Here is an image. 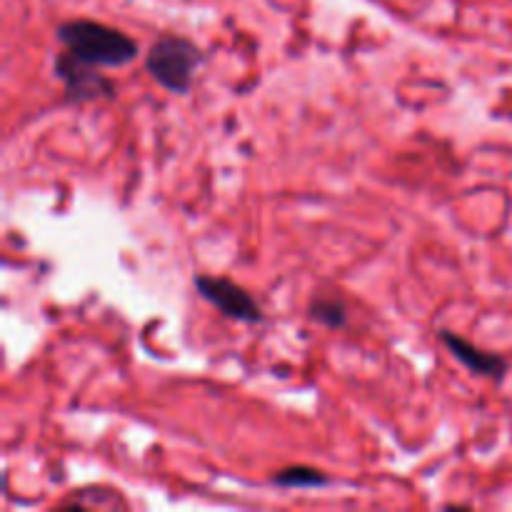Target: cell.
Masks as SVG:
<instances>
[{
  "label": "cell",
  "instance_id": "6da1fadb",
  "mask_svg": "<svg viewBox=\"0 0 512 512\" xmlns=\"http://www.w3.org/2000/svg\"><path fill=\"white\" fill-rule=\"evenodd\" d=\"M55 38L65 50L95 68H125L140 55L138 43L113 25L90 18L65 20L55 28Z\"/></svg>",
  "mask_w": 512,
  "mask_h": 512
},
{
  "label": "cell",
  "instance_id": "7a4b0ae2",
  "mask_svg": "<svg viewBox=\"0 0 512 512\" xmlns=\"http://www.w3.org/2000/svg\"><path fill=\"white\" fill-rule=\"evenodd\" d=\"M203 63V50L183 35L163 33L153 40L145 55V70L160 88L185 95L193 88L195 70Z\"/></svg>",
  "mask_w": 512,
  "mask_h": 512
},
{
  "label": "cell",
  "instance_id": "3957f363",
  "mask_svg": "<svg viewBox=\"0 0 512 512\" xmlns=\"http://www.w3.org/2000/svg\"><path fill=\"white\" fill-rule=\"evenodd\" d=\"M195 293L205 300V303L213 305L220 315L230 320H238V323L258 325L263 323V308H260L258 300L248 293L245 288H240L235 280L223 278V275H205L198 273L193 278Z\"/></svg>",
  "mask_w": 512,
  "mask_h": 512
},
{
  "label": "cell",
  "instance_id": "277c9868",
  "mask_svg": "<svg viewBox=\"0 0 512 512\" xmlns=\"http://www.w3.org/2000/svg\"><path fill=\"white\" fill-rule=\"evenodd\" d=\"M53 68L58 80L63 83L68 103H93V100L100 98H115V83L100 73L103 68H95V65L75 58L70 50L55 55Z\"/></svg>",
  "mask_w": 512,
  "mask_h": 512
},
{
  "label": "cell",
  "instance_id": "5b68a950",
  "mask_svg": "<svg viewBox=\"0 0 512 512\" xmlns=\"http://www.w3.org/2000/svg\"><path fill=\"white\" fill-rule=\"evenodd\" d=\"M438 338L443 340L445 348L453 353L455 360L465 365L473 375H483V378H493V380H503L505 373H508V360L498 353H488V350L478 348L470 340H465L460 333H453V330L443 328L438 333Z\"/></svg>",
  "mask_w": 512,
  "mask_h": 512
},
{
  "label": "cell",
  "instance_id": "8992f818",
  "mask_svg": "<svg viewBox=\"0 0 512 512\" xmlns=\"http://www.w3.org/2000/svg\"><path fill=\"white\" fill-rule=\"evenodd\" d=\"M275 488L283 490H315V488H328L333 480L323 473V470L308 468V465H293V468H283L270 478Z\"/></svg>",
  "mask_w": 512,
  "mask_h": 512
},
{
  "label": "cell",
  "instance_id": "52a82bcc",
  "mask_svg": "<svg viewBox=\"0 0 512 512\" xmlns=\"http://www.w3.org/2000/svg\"><path fill=\"white\" fill-rule=\"evenodd\" d=\"M308 315L315 323L325 325L328 330L348 328V308L335 295H315L308 308Z\"/></svg>",
  "mask_w": 512,
  "mask_h": 512
}]
</instances>
